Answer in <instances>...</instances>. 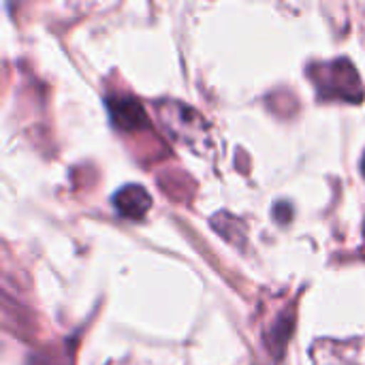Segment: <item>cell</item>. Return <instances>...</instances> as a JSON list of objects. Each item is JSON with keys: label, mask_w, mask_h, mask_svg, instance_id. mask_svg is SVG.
Returning a JSON list of instances; mask_svg holds the SVG:
<instances>
[{"label": "cell", "mask_w": 365, "mask_h": 365, "mask_svg": "<svg viewBox=\"0 0 365 365\" xmlns=\"http://www.w3.org/2000/svg\"><path fill=\"white\" fill-rule=\"evenodd\" d=\"M113 207L118 210L120 216L130 218V220H139L150 212L152 199H150V195H148V190L143 186L128 184V186L120 188L113 195Z\"/></svg>", "instance_id": "3957f363"}, {"label": "cell", "mask_w": 365, "mask_h": 365, "mask_svg": "<svg viewBox=\"0 0 365 365\" xmlns=\"http://www.w3.org/2000/svg\"><path fill=\"white\" fill-rule=\"evenodd\" d=\"M308 75L314 81L321 98H340L349 103H359L364 98L361 79L346 58L312 64L308 68Z\"/></svg>", "instance_id": "6da1fadb"}, {"label": "cell", "mask_w": 365, "mask_h": 365, "mask_svg": "<svg viewBox=\"0 0 365 365\" xmlns=\"http://www.w3.org/2000/svg\"><path fill=\"white\" fill-rule=\"evenodd\" d=\"M361 171H364V175H365V154H364V160H361Z\"/></svg>", "instance_id": "277c9868"}, {"label": "cell", "mask_w": 365, "mask_h": 365, "mask_svg": "<svg viewBox=\"0 0 365 365\" xmlns=\"http://www.w3.org/2000/svg\"><path fill=\"white\" fill-rule=\"evenodd\" d=\"M364 233H365V229H364Z\"/></svg>", "instance_id": "5b68a950"}, {"label": "cell", "mask_w": 365, "mask_h": 365, "mask_svg": "<svg viewBox=\"0 0 365 365\" xmlns=\"http://www.w3.org/2000/svg\"><path fill=\"white\" fill-rule=\"evenodd\" d=\"M107 109H109V118H111L113 126H118L120 130L133 133L148 124L143 105L130 96H109Z\"/></svg>", "instance_id": "7a4b0ae2"}]
</instances>
